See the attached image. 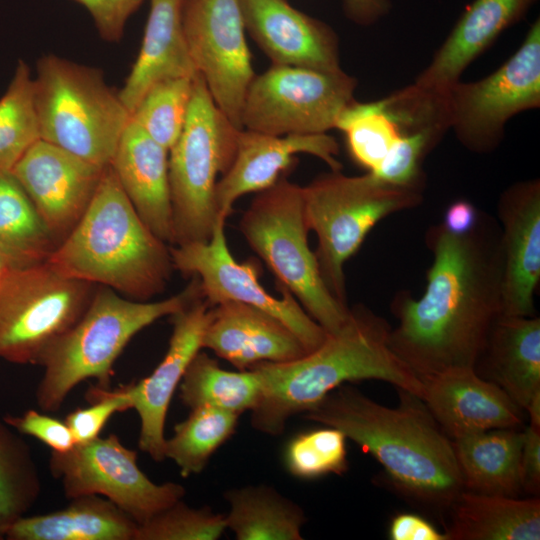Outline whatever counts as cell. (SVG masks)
Returning a JSON list of instances; mask_svg holds the SVG:
<instances>
[{
	"label": "cell",
	"mask_w": 540,
	"mask_h": 540,
	"mask_svg": "<svg viewBox=\"0 0 540 540\" xmlns=\"http://www.w3.org/2000/svg\"><path fill=\"white\" fill-rule=\"evenodd\" d=\"M433 259L422 295H396L389 346L422 382L450 369L474 368L491 328L502 314L500 226L480 212L464 235L442 224L426 233ZM424 385V384H423Z\"/></svg>",
	"instance_id": "obj_1"
},
{
	"label": "cell",
	"mask_w": 540,
	"mask_h": 540,
	"mask_svg": "<svg viewBox=\"0 0 540 540\" xmlns=\"http://www.w3.org/2000/svg\"><path fill=\"white\" fill-rule=\"evenodd\" d=\"M397 391L399 402L391 408L345 383L302 416L342 431L372 455L406 495L448 509L464 490L453 441L422 398Z\"/></svg>",
	"instance_id": "obj_2"
},
{
	"label": "cell",
	"mask_w": 540,
	"mask_h": 540,
	"mask_svg": "<svg viewBox=\"0 0 540 540\" xmlns=\"http://www.w3.org/2000/svg\"><path fill=\"white\" fill-rule=\"evenodd\" d=\"M391 326L363 305L350 308L342 327L303 357L284 363H259L262 390L251 410V425L279 435L287 421L303 414L345 383L380 380L423 399L424 385L389 346Z\"/></svg>",
	"instance_id": "obj_3"
},
{
	"label": "cell",
	"mask_w": 540,
	"mask_h": 540,
	"mask_svg": "<svg viewBox=\"0 0 540 540\" xmlns=\"http://www.w3.org/2000/svg\"><path fill=\"white\" fill-rule=\"evenodd\" d=\"M46 262L64 276L137 301L162 292L174 270L170 246L140 218L110 165L84 214Z\"/></svg>",
	"instance_id": "obj_4"
},
{
	"label": "cell",
	"mask_w": 540,
	"mask_h": 540,
	"mask_svg": "<svg viewBox=\"0 0 540 540\" xmlns=\"http://www.w3.org/2000/svg\"><path fill=\"white\" fill-rule=\"evenodd\" d=\"M192 277L179 293L155 302L132 300L102 286L81 318L42 355L38 365L44 373L35 392L39 407L57 411L86 379L94 378L99 388L107 389L113 364L133 336L204 297L199 279Z\"/></svg>",
	"instance_id": "obj_5"
},
{
	"label": "cell",
	"mask_w": 540,
	"mask_h": 540,
	"mask_svg": "<svg viewBox=\"0 0 540 540\" xmlns=\"http://www.w3.org/2000/svg\"><path fill=\"white\" fill-rule=\"evenodd\" d=\"M34 98L42 140L100 168L110 165L131 115L100 70L45 55Z\"/></svg>",
	"instance_id": "obj_6"
},
{
	"label": "cell",
	"mask_w": 540,
	"mask_h": 540,
	"mask_svg": "<svg viewBox=\"0 0 540 540\" xmlns=\"http://www.w3.org/2000/svg\"><path fill=\"white\" fill-rule=\"evenodd\" d=\"M305 218L317 236L315 256L330 292L347 304L346 262L372 228L397 212L417 207L423 188L397 186L371 173L348 176L330 170L302 187Z\"/></svg>",
	"instance_id": "obj_7"
},
{
	"label": "cell",
	"mask_w": 540,
	"mask_h": 540,
	"mask_svg": "<svg viewBox=\"0 0 540 540\" xmlns=\"http://www.w3.org/2000/svg\"><path fill=\"white\" fill-rule=\"evenodd\" d=\"M250 248L304 310L329 334L346 322L350 308L324 283L308 244L302 187L281 176L258 192L239 221Z\"/></svg>",
	"instance_id": "obj_8"
},
{
	"label": "cell",
	"mask_w": 540,
	"mask_h": 540,
	"mask_svg": "<svg viewBox=\"0 0 540 540\" xmlns=\"http://www.w3.org/2000/svg\"><path fill=\"white\" fill-rule=\"evenodd\" d=\"M239 130L197 74L183 130L169 150L172 245L211 238L221 216L215 204V187L218 176L225 174L234 160Z\"/></svg>",
	"instance_id": "obj_9"
},
{
	"label": "cell",
	"mask_w": 540,
	"mask_h": 540,
	"mask_svg": "<svg viewBox=\"0 0 540 540\" xmlns=\"http://www.w3.org/2000/svg\"><path fill=\"white\" fill-rule=\"evenodd\" d=\"M93 285L69 278L46 261L17 267L0 288V358L38 364L83 315Z\"/></svg>",
	"instance_id": "obj_10"
},
{
	"label": "cell",
	"mask_w": 540,
	"mask_h": 540,
	"mask_svg": "<svg viewBox=\"0 0 540 540\" xmlns=\"http://www.w3.org/2000/svg\"><path fill=\"white\" fill-rule=\"evenodd\" d=\"M449 130L468 151L487 154L504 139L515 115L540 107V20L497 70L473 82L458 81L445 93Z\"/></svg>",
	"instance_id": "obj_11"
},
{
	"label": "cell",
	"mask_w": 540,
	"mask_h": 540,
	"mask_svg": "<svg viewBox=\"0 0 540 540\" xmlns=\"http://www.w3.org/2000/svg\"><path fill=\"white\" fill-rule=\"evenodd\" d=\"M356 87V78L343 70L272 65L247 89L242 127L275 136L327 133L355 100Z\"/></svg>",
	"instance_id": "obj_12"
},
{
	"label": "cell",
	"mask_w": 540,
	"mask_h": 540,
	"mask_svg": "<svg viewBox=\"0 0 540 540\" xmlns=\"http://www.w3.org/2000/svg\"><path fill=\"white\" fill-rule=\"evenodd\" d=\"M49 469L61 481L67 498L103 496L138 525L185 494L178 483L151 481L137 465V452L124 446L115 434L75 444L65 452L52 451Z\"/></svg>",
	"instance_id": "obj_13"
},
{
	"label": "cell",
	"mask_w": 540,
	"mask_h": 540,
	"mask_svg": "<svg viewBox=\"0 0 540 540\" xmlns=\"http://www.w3.org/2000/svg\"><path fill=\"white\" fill-rule=\"evenodd\" d=\"M221 215L206 242L170 246L173 267L196 276L210 306L235 301L257 307L281 320L301 340L308 352L319 347L327 332L304 310L294 295L277 283L281 298L268 293L259 282L260 264L254 258L234 259L227 245Z\"/></svg>",
	"instance_id": "obj_14"
},
{
	"label": "cell",
	"mask_w": 540,
	"mask_h": 540,
	"mask_svg": "<svg viewBox=\"0 0 540 540\" xmlns=\"http://www.w3.org/2000/svg\"><path fill=\"white\" fill-rule=\"evenodd\" d=\"M189 52L214 102L238 129L247 89L255 77L240 0H182Z\"/></svg>",
	"instance_id": "obj_15"
},
{
	"label": "cell",
	"mask_w": 540,
	"mask_h": 540,
	"mask_svg": "<svg viewBox=\"0 0 540 540\" xmlns=\"http://www.w3.org/2000/svg\"><path fill=\"white\" fill-rule=\"evenodd\" d=\"M105 168L39 139L11 173L58 245L84 214Z\"/></svg>",
	"instance_id": "obj_16"
},
{
	"label": "cell",
	"mask_w": 540,
	"mask_h": 540,
	"mask_svg": "<svg viewBox=\"0 0 540 540\" xmlns=\"http://www.w3.org/2000/svg\"><path fill=\"white\" fill-rule=\"evenodd\" d=\"M502 315L534 316L540 282V181L513 183L499 197Z\"/></svg>",
	"instance_id": "obj_17"
},
{
	"label": "cell",
	"mask_w": 540,
	"mask_h": 540,
	"mask_svg": "<svg viewBox=\"0 0 540 540\" xmlns=\"http://www.w3.org/2000/svg\"><path fill=\"white\" fill-rule=\"evenodd\" d=\"M300 153L321 159L330 170H342L337 158L339 144L328 133L275 136L239 130L234 160L215 187L218 213L227 218L237 199L274 185L294 166L296 155Z\"/></svg>",
	"instance_id": "obj_18"
},
{
	"label": "cell",
	"mask_w": 540,
	"mask_h": 540,
	"mask_svg": "<svg viewBox=\"0 0 540 540\" xmlns=\"http://www.w3.org/2000/svg\"><path fill=\"white\" fill-rule=\"evenodd\" d=\"M240 6L245 30L272 65L343 70L338 36L324 21L287 0H240Z\"/></svg>",
	"instance_id": "obj_19"
},
{
	"label": "cell",
	"mask_w": 540,
	"mask_h": 540,
	"mask_svg": "<svg viewBox=\"0 0 540 540\" xmlns=\"http://www.w3.org/2000/svg\"><path fill=\"white\" fill-rule=\"evenodd\" d=\"M210 307L202 297L170 315L172 334L164 358L148 377L127 385L132 408L140 418L138 446L157 462L165 459L164 426L170 401L190 362L202 349Z\"/></svg>",
	"instance_id": "obj_20"
},
{
	"label": "cell",
	"mask_w": 540,
	"mask_h": 540,
	"mask_svg": "<svg viewBox=\"0 0 540 540\" xmlns=\"http://www.w3.org/2000/svg\"><path fill=\"white\" fill-rule=\"evenodd\" d=\"M202 348L238 370L263 363L297 360L307 349L281 320L249 304L226 301L210 307Z\"/></svg>",
	"instance_id": "obj_21"
},
{
	"label": "cell",
	"mask_w": 540,
	"mask_h": 540,
	"mask_svg": "<svg viewBox=\"0 0 540 540\" xmlns=\"http://www.w3.org/2000/svg\"><path fill=\"white\" fill-rule=\"evenodd\" d=\"M423 401L451 438L484 430L517 428L523 410L474 368H456L424 381Z\"/></svg>",
	"instance_id": "obj_22"
},
{
	"label": "cell",
	"mask_w": 540,
	"mask_h": 540,
	"mask_svg": "<svg viewBox=\"0 0 540 540\" xmlns=\"http://www.w3.org/2000/svg\"><path fill=\"white\" fill-rule=\"evenodd\" d=\"M537 0H474L462 13L410 88L443 96L500 34L519 22Z\"/></svg>",
	"instance_id": "obj_23"
},
{
	"label": "cell",
	"mask_w": 540,
	"mask_h": 540,
	"mask_svg": "<svg viewBox=\"0 0 540 540\" xmlns=\"http://www.w3.org/2000/svg\"><path fill=\"white\" fill-rule=\"evenodd\" d=\"M168 160L169 151L130 119L110 167L143 222L158 238L173 244Z\"/></svg>",
	"instance_id": "obj_24"
},
{
	"label": "cell",
	"mask_w": 540,
	"mask_h": 540,
	"mask_svg": "<svg viewBox=\"0 0 540 540\" xmlns=\"http://www.w3.org/2000/svg\"><path fill=\"white\" fill-rule=\"evenodd\" d=\"M181 11L182 0H150L141 48L118 92L130 115L156 84L198 74L184 35Z\"/></svg>",
	"instance_id": "obj_25"
},
{
	"label": "cell",
	"mask_w": 540,
	"mask_h": 540,
	"mask_svg": "<svg viewBox=\"0 0 540 540\" xmlns=\"http://www.w3.org/2000/svg\"><path fill=\"white\" fill-rule=\"evenodd\" d=\"M522 409L540 391V318L500 315L475 368Z\"/></svg>",
	"instance_id": "obj_26"
},
{
	"label": "cell",
	"mask_w": 540,
	"mask_h": 540,
	"mask_svg": "<svg viewBox=\"0 0 540 540\" xmlns=\"http://www.w3.org/2000/svg\"><path fill=\"white\" fill-rule=\"evenodd\" d=\"M447 540H539L540 500L463 490L448 508Z\"/></svg>",
	"instance_id": "obj_27"
},
{
	"label": "cell",
	"mask_w": 540,
	"mask_h": 540,
	"mask_svg": "<svg viewBox=\"0 0 540 540\" xmlns=\"http://www.w3.org/2000/svg\"><path fill=\"white\" fill-rule=\"evenodd\" d=\"M64 509L24 516L7 531L9 540H135L138 524L99 495L72 499Z\"/></svg>",
	"instance_id": "obj_28"
},
{
	"label": "cell",
	"mask_w": 540,
	"mask_h": 540,
	"mask_svg": "<svg viewBox=\"0 0 540 540\" xmlns=\"http://www.w3.org/2000/svg\"><path fill=\"white\" fill-rule=\"evenodd\" d=\"M464 490L518 497L523 431L498 428L452 439Z\"/></svg>",
	"instance_id": "obj_29"
},
{
	"label": "cell",
	"mask_w": 540,
	"mask_h": 540,
	"mask_svg": "<svg viewBox=\"0 0 540 540\" xmlns=\"http://www.w3.org/2000/svg\"><path fill=\"white\" fill-rule=\"evenodd\" d=\"M226 528L238 540H301L306 521L300 506L266 485L230 489Z\"/></svg>",
	"instance_id": "obj_30"
},
{
	"label": "cell",
	"mask_w": 540,
	"mask_h": 540,
	"mask_svg": "<svg viewBox=\"0 0 540 540\" xmlns=\"http://www.w3.org/2000/svg\"><path fill=\"white\" fill-rule=\"evenodd\" d=\"M56 241L20 183L0 170V253L16 267L45 262Z\"/></svg>",
	"instance_id": "obj_31"
},
{
	"label": "cell",
	"mask_w": 540,
	"mask_h": 540,
	"mask_svg": "<svg viewBox=\"0 0 540 540\" xmlns=\"http://www.w3.org/2000/svg\"><path fill=\"white\" fill-rule=\"evenodd\" d=\"M262 384L258 372L222 369L214 358L199 351L179 384V398L188 408L213 407L241 415L258 403Z\"/></svg>",
	"instance_id": "obj_32"
},
{
	"label": "cell",
	"mask_w": 540,
	"mask_h": 540,
	"mask_svg": "<svg viewBox=\"0 0 540 540\" xmlns=\"http://www.w3.org/2000/svg\"><path fill=\"white\" fill-rule=\"evenodd\" d=\"M239 415L213 407L191 409L165 440L164 456L175 462L184 478L201 473L213 453L234 433Z\"/></svg>",
	"instance_id": "obj_33"
},
{
	"label": "cell",
	"mask_w": 540,
	"mask_h": 540,
	"mask_svg": "<svg viewBox=\"0 0 540 540\" xmlns=\"http://www.w3.org/2000/svg\"><path fill=\"white\" fill-rule=\"evenodd\" d=\"M40 476L29 445L0 421V539L37 501Z\"/></svg>",
	"instance_id": "obj_34"
},
{
	"label": "cell",
	"mask_w": 540,
	"mask_h": 540,
	"mask_svg": "<svg viewBox=\"0 0 540 540\" xmlns=\"http://www.w3.org/2000/svg\"><path fill=\"white\" fill-rule=\"evenodd\" d=\"M335 129L345 134L350 156L368 172L380 166L401 136V126L385 98L354 100L340 114Z\"/></svg>",
	"instance_id": "obj_35"
},
{
	"label": "cell",
	"mask_w": 540,
	"mask_h": 540,
	"mask_svg": "<svg viewBox=\"0 0 540 540\" xmlns=\"http://www.w3.org/2000/svg\"><path fill=\"white\" fill-rule=\"evenodd\" d=\"M40 138L34 98V78L19 60L11 82L0 98V170L11 172Z\"/></svg>",
	"instance_id": "obj_36"
},
{
	"label": "cell",
	"mask_w": 540,
	"mask_h": 540,
	"mask_svg": "<svg viewBox=\"0 0 540 540\" xmlns=\"http://www.w3.org/2000/svg\"><path fill=\"white\" fill-rule=\"evenodd\" d=\"M194 78H175L156 84L131 113V120L168 151L183 130Z\"/></svg>",
	"instance_id": "obj_37"
},
{
	"label": "cell",
	"mask_w": 540,
	"mask_h": 540,
	"mask_svg": "<svg viewBox=\"0 0 540 540\" xmlns=\"http://www.w3.org/2000/svg\"><path fill=\"white\" fill-rule=\"evenodd\" d=\"M346 439L342 431L330 426L295 435L284 450L288 472L305 480L342 475L348 469Z\"/></svg>",
	"instance_id": "obj_38"
},
{
	"label": "cell",
	"mask_w": 540,
	"mask_h": 540,
	"mask_svg": "<svg viewBox=\"0 0 540 540\" xmlns=\"http://www.w3.org/2000/svg\"><path fill=\"white\" fill-rule=\"evenodd\" d=\"M226 529L225 515L181 499L138 525L135 540H216Z\"/></svg>",
	"instance_id": "obj_39"
},
{
	"label": "cell",
	"mask_w": 540,
	"mask_h": 540,
	"mask_svg": "<svg viewBox=\"0 0 540 540\" xmlns=\"http://www.w3.org/2000/svg\"><path fill=\"white\" fill-rule=\"evenodd\" d=\"M445 132L435 126L402 130L380 166L369 173L389 184L424 189L423 161Z\"/></svg>",
	"instance_id": "obj_40"
},
{
	"label": "cell",
	"mask_w": 540,
	"mask_h": 540,
	"mask_svg": "<svg viewBox=\"0 0 540 540\" xmlns=\"http://www.w3.org/2000/svg\"><path fill=\"white\" fill-rule=\"evenodd\" d=\"M88 395L93 400L91 405L78 408L65 418L76 444L96 439L114 413L132 408V399L127 386L115 391H107L97 386L89 390Z\"/></svg>",
	"instance_id": "obj_41"
},
{
	"label": "cell",
	"mask_w": 540,
	"mask_h": 540,
	"mask_svg": "<svg viewBox=\"0 0 540 540\" xmlns=\"http://www.w3.org/2000/svg\"><path fill=\"white\" fill-rule=\"evenodd\" d=\"M3 421L20 434L32 436L56 452H65L75 444L74 437L65 423L53 417L27 410L21 416L6 415Z\"/></svg>",
	"instance_id": "obj_42"
},
{
	"label": "cell",
	"mask_w": 540,
	"mask_h": 540,
	"mask_svg": "<svg viewBox=\"0 0 540 540\" xmlns=\"http://www.w3.org/2000/svg\"><path fill=\"white\" fill-rule=\"evenodd\" d=\"M90 14L100 36L106 41L119 40L127 21L144 0H75Z\"/></svg>",
	"instance_id": "obj_43"
},
{
	"label": "cell",
	"mask_w": 540,
	"mask_h": 540,
	"mask_svg": "<svg viewBox=\"0 0 540 540\" xmlns=\"http://www.w3.org/2000/svg\"><path fill=\"white\" fill-rule=\"evenodd\" d=\"M522 491L538 496L540 490V429L528 425L523 431L520 457Z\"/></svg>",
	"instance_id": "obj_44"
},
{
	"label": "cell",
	"mask_w": 540,
	"mask_h": 540,
	"mask_svg": "<svg viewBox=\"0 0 540 540\" xmlns=\"http://www.w3.org/2000/svg\"><path fill=\"white\" fill-rule=\"evenodd\" d=\"M388 535L392 540H447L444 531H439L431 522L413 513L394 516Z\"/></svg>",
	"instance_id": "obj_45"
},
{
	"label": "cell",
	"mask_w": 540,
	"mask_h": 540,
	"mask_svg": "<svg viewBox=\"0 0 540 540\" xmlns=\"http://www.w3.org/2000/svg\"><path fill=\"white\" fill-rule=\"evenodd\" d=\"M479 217L480 211L473 203L458 199L447 207L441 224L451 234L464 235L475 228Z\"/></svg>",
	"instance_id": "obj_46"
},
{
	"label": "cell",
	"mask_w": 540,
	"mask_h": 540,
	"mask_svg": "<svg viewBox=\"0 0 540 540\" xmlns=\"http://www.w3.org/2000/svg\"><path fill=\"white\" fill-rule=\"evenodd\" d=\"M392 8V0H343L346 17L361 26H370L383 19Z\"/></svg>",
	"instance_id": "obj_47"
},
{
	"label": "cell",
	"mask_w": 540,
	"mask_h": 540,
	"mask_svg": "<svg viewBox=\"0 0 540 540\" xmlns=\"http://www.w3.org/2000/svg\"><path fill=\"white\" fill-rule=\"evenodd\" d=\"M525 411L530 419L529 425L540 429V391L532 396Z\"/></svg>",
	"instance_id": "obj_48"
},
{
	"label": "cell",
	"mask_w": 540,
	"mask_h": 540,
	"mask_svg": "<svg viewBox=\"0 0 540 540\" xmlns=\"http://www.w3.org/2000/svg\"><path fill=\"white\" fill-rule=\"evenodd\" d=\"M15 268L17 267L0 253V288Z\"/></svg>",
	"instance_id": "obj_49"
}]
</instances>
